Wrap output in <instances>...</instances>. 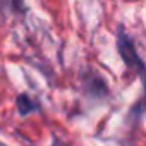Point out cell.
I'll return each instance as SVG.
<instances>
[{
	"label": "cell",
	"mask_w": 146,
	"mask_h": 146,
	"mask_svg": "<svg viewBox=\"0 0 146 146\" xmlns=\"http://www.w3.org/2000/svg\"><path fill=\"white\" fill-rule=\"evenodd\" d=\"M119 52H120L124 62H125L129 67H132V69H136V70L146 72L144 67H143V64H141V58L137 57V53H136V50H134L131 40H129L125 35H120V40H119Z\"/></svg>",
	"instance_id": "cell-1"
},
{
	"label": "cell",
	"mask_w": 146,
	"mask_h": 146,
	"mask_svg": "<svg viewBox=\"0 0 146 146\" xmlns=\"http://www.w3.org/2000/svg\"><path fill=\"white\" fill-rule=\"evenodd\" d=\"M16 103H17V110L21 115H28V113L38 110V103L33 98H29V95H19Z\"/></svg>",
	"instance_id": "cell-2"
}]
</instances>
